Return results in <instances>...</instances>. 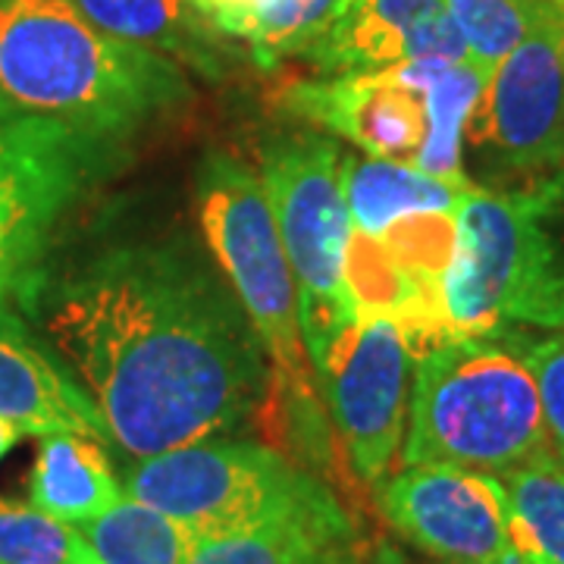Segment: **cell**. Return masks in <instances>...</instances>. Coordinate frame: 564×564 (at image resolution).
I'll list each match as a JSON object with an SVG mask.
<instances>
[{
    "label": "cell",
    "instance_id": "obj_1",
    "mask_svg": "<svg viewBox=\"0 0 564 564\" xmlns=\"http://www.w3.org/2000/svg\"><path fill=\"white\" fill-rule=\"evenodd\" d=\"M20 299L110 443L139 462L242 430L280 386L220 267L182 239L110 245L57 276L39 270Z\"/></svg>",
    "mask_w": 564,
    "mask_h": 564
},
{
    "label": "cell",
    "instance_id": "obj_2",
    "mask_svg": "<svg viewBox=\"0 0 564 564\" xmlns=\"http://www.w3.org/2000/svg\"><path fill=\"white\" fill-rule=\"evenodd\" d=\"M192 101L180 63L101 32L73 0H0V104L117 148Z\"/></svg>",
    "mask_w": 564,
    "mask_h": 564
},
{
    "label": "cell",
    "instance_id": "obj_3",
    "mask_svg": "<svg viewBox=\"0 0 564 564\" xmlns=\"http://www.w3.org/2000/svg\"><path fill=\"white\" fill-rule=\"evenodd\" d=\"M445 317L455 339L564 333V166L521 188L464 195Z\"/></svg>",
    "mask_w": 564,
    "mask_h": 564
},
{
    "label": "cell",
    "instance_id": "obj_4",
    "mask_svg": "<svg viewBox=\"0 0 564 564\" xmlns=\"http://www.w3.org/2000/svg\"><path fill=\"white\" fill-rule=\"evenodd\" d=\"M552 455L540 392L502 333L436 345L414 361L402 467L505 474Z\"/></svg>",
    "mask_w": 564,
    "mask_h": 564
},
{
    "label": "cell",
    "instance_id": "obj_5",
    "mask_svg": "<svg viewBox=\"0 0 564 564\" xmlns=\"http://www.w3.org/2000/svg\"><path fill=\"white\" fill-rule=\"evenodd\" d=\"M261 180L299 295V329L314 377L358 326L343 280L351 214L343 188L345 151L333 135H270L258 148Z\"/></svg>",
    "mask_w": 564,
    "mask_h": 564
},
{
    "label": "cell",
    "instance_id": "obj_6",
    "mask_svg": "<svg viewBox=\"0 0 564 564\" xmlns=\"http://www.w3.org/2000/svg\"><path fill=\"white\" fill-rule=\"evenodd\" d=\"M198 220L217 267L239 295L282 389L314 408V373L299 329V295L261 173L229 151H207L198 180Z\"/></svg>",
    "mask_w": 564,
    "mask_h": 564
},
{
    "label": "cell",
    "instance_id": "obj_7",
    "mask_svg": "<svg viewBox=\"0 0 564 564\" xmlns=\"http://www.w3.org/2000/svg\"><path fill=\"white\" fill-rule=\"evenodd\" d=\"M122 489L180 521L195 540L267 524L336 496L307 467L245 440H204L141 458Z\"/></svg>",
    "mask_w": 564,
    "mask_h": 564
},
{
    "label": "cell",
    "instance_id": "obj_8",
    "mask_svg": "<svg viewBox=\"0 0 564 564\" xmlns=\"http://www.w3.org/2000/svg\"><path fill=\"white\" fill-rule=\"evenodd\" d=\"M113 154L0 104V307L35 280L57 226Z\"/></svg>",
    "mask_w": 564,
    "mask_h": 564
},
{
    "label": "cell",
    "instance_id": "obj_9",
    "mask_svg": "<svg viewBox=\"0 0 564 564\" xmlns=\"http://www.w3.org/2000/svg\"><path fill=\"white\" fill-rule=\"evenodd\" d=\"M467 141L521 188L564 166V0H545L484 91Z\"/></svg>",
    "mask_w": 564,
    "mask_h": 564
},
{
    "label": "cell",
    "instance_id": "obj_10",
    "mask_svg": "<svg viewBox=\"0 0 564 564\" xmlns=\"http://www.w3.org/2000/svg\"><path fill=\"white\" fill-rule=\"evenodd\" d=\"M414 355L392 321H358L317 380L329 402L345 467L358 486L383 484L402 455Z\"/></svg>",
    "mask_w": 564,
    "mask_h": 564
},
{
    "label": "cell",
    "instance_id": "obj_11",
    "mask_svg": "<svg viewBox=\"0 0 564 564\" xmlns=\"http://www.w3.org/2000/svg\"><path fill=\"white\" fill-rule=\"evenodd\" d=\"M373 505L404 543L436 564H521L496 474L414 464L373 486Z\"/></svg>",
    "mask_w": 564,
    "mask_h": 564
},
{
    "label": "cell",
    "instance_id": "obj_12",
    "mask_svg": "<svg viewBox=\"0 0 564 564\" xmlns=\"http://www.w3.org/2000/svg\"><path fill=\"white\" fill-rule=\"evenodd\" d=\"M276 104L289 117L348 139L380 161L411 163L426 139L423 88L402 66L380 73H336L282 85Z\"/></svg>",
    "mask_w": 564,
    "mask_h": 564
},
{
    "label": "cell",
    "instance_id": "obj_13",
    "mask_svg": "<svg viewBox=\"0 0 564 564\" xmlns=\"http://www.w3.org/2000/svg\"><path fill=\"white\" fill-rule=\"evenodd\" d=\"M323 76L380 73L411 61H467L445 0H358L307 57Z\"/></svg>",
    "mask_w": 564,
    "mask_h": 564
},
{
    "label": "cell",
    "instance_id": "obj_14",
    "mask_svg": "<svg viewBox=\"0 0 564 564\" xmlns=\"http://www.w3.org/2000/svg\"><path fill=\"white\" fill-rule=\"evenodd\" d=\"M0 417L32 436L82 433L110 443V430L85 389L7 304L0 307Z\"/></svg>",
    "mask_w": 564,
    "mask_h": 564
},
{
    "label": "cell",
    "instance_id": "obj_15",
    "mask_svg": "<svg viewBox=\"0 0 564 564\" xmlns=\"http://www.w3.org/2000/svg\"><path fill=\"white\" fill-rule=\"evenodd\" d=\"M361 543L339 496L267 524L195 540L185 564H329Z\"/></svg>",
    "mask_w": 564,
    "mask_h": 564
},
{
    "label": "cell",
    "instance_id": "obj_16",
    "mask_svg": "<svg viewBox=\"0 0 564 564\" xmlns=\"http://www.w3.org/2000/svg\"><path fill=\"white\" fill-rule=\"evenodd\" d=\"M88 20L113 39L151 47L207 79L223 76L229 44L204 20L195 0H73Z\"/></svg>",
    "mask_w": 564,
    "mask_h": 564
},
{
    "label": "cell",
    "instance_id": "obj_17",
    "mask_svg": "<svg viewBox=\"0 0 564 564\" xmlns=\"http://www.w3.org/2000/svg\"><path fill=\"white\" fill-rule=\"evenodd\" d=\"M408 79L423 88L426 107V139L414 158V166L470 192L477 182L464 170L467 129L484 101L489 73L470 61H411L402 63Z\"/></svg>",
    "mask_w": 564,
    "mask_h": 564
},
{
    "label": "cell",
    "instance_id": "obj_18",
    "mask_svg": "<svg viewBox=\"0 0 564 564\" xmlns=\"http://www.w3.org/2000/svg\"><path fill=\"white\" fill-rule=\"evenodd\" d=\"M126 496L98 440L82 433H51L41 440L29 474V502L51 518L79 527L95 521Z\"/></svg>",
    "mask_w": 564,
    "mask_h": 564
},
{
    "label": "cell",
    "instance_id": "obj_19",
    "mask_svg": "<svg viewBox=\"0 0 564 564\" xmlns=\"http://www.w3.org/2000/svg\"><path fill=\"white\" fill-rule=\"evenodd\" d=\"M343 188L351 226L370 236H380L389 223L408 214L458 210L467 195L452 182L436 180L411 163L380 161L370 154H345Z\"/></svg>",
    "mask_w": 564,
    "mask_h": 564
},
{
    "label": "cell",
    "instance_id": "obj_20",
    "mask_svg": "<svg viewBox=\"0 0 564 564\" xmlns=\"http://www.w3.org/2000/svg\"><path fill=\"white\" fill-rule=\"evenodd\" d=\"M496 477L521 564H564V462L543 455Z\"/></svg>",
    "mask_w": 564,
    "mask_h": 564
},
{
    "label": "cell",
    "instance_id": "obj_21",
    "mask_svg": "<svg viewBox=\"0 0 564 564\" xmlns=\"http://www.w3.org/2000/svg\"><path fill=\"white\" fill-rule=\"evenodd\" d=\"M79 530L101 564H185L195 545L180 521L129 492Z\"/></svg>",
    "mask_w": 564,
    "mask_h": 564
},
{
    "label": "cell",
    "instance_id": "obj_22",
    "mask_svg": "<svg viewBox=\"0 0 564 564\" xmlns=\"http://www.w3.org/2000/svg\"><path fill=\"white\" fill-rule=\"evenodd\" d=\"M358 0H270L245 22L239 44L248 57L273 69L292 57H311Z\"/></svg>",
    "mask_w": 564,
    "mask_h": 564
},
{
    "label": "cell",
    "instance_id": "obj_23",
    "mask_svg": "<svg viewBox=\"0 0 564 564\" xmlns=\"http://www.w3.org/2000/svg\"><path fill=\"white\" fill-rule=\"evenodd\" d=\"M0 564H101L79 527L0 499Z\"/></svg>",
    "mask_w": 564,
    "mask_h": 564
},
{
    "label": "cell",
    "instance_id": "obj_24",
    "mask_svg": "<svg viewBox=\"0 0 564 564\" xmlns=\"http://www.w3.org/2000/svg\"><path fill=\"white\" fill-rule=\"evenodd\" d=\"M545 0H445L462 32L467 61L492 76V69L521 44Z\"/></svg>",
    "mask_w": 564,
    "mask_h": 564
},
{
    "label": "cell",
    "instance_id": "obj_25",
    "mask_svg": "<svg viewBox=\"0 0 564 564\" xmlns=\"http://www.w3.org/2000/svg\"><path fill=\"white\" fill-rule=\"evenodd\" d=\"M380 242L421 285L445 295V276L458 251V210H421L399 217L380 232Z\"/></svg>",
    "mask_w": 564,
    "mask_h": 564
},
{
    "label": "cell",
    "instance_id": "obj_26",
    "mask_svg": "<svg viewBox=\"0 0 564 564\" xmlns=\"http://www.w3.org/2000/svg\"><path fill=\"white\" fill-rule=\"evenodd\" d=\"M502 336L533 373L549 448L558 462H564V333L530 336L524 329H505Z\"/></svg>",
    "mask_w": 564,
    "mask_h": 564
},
{
    "label": "cell",
    "instance_id": "obj_27",
    "mask_svg": "<svg viewBox=\"0 0 564 564\" xmlns=\"http://www.w3.org/2000/svg\"><path fill=\"white\" fill-rule=\"evenodd\" d=\"M263 3H270V0H195V7L202 10L204 20L229 41L239 39L245 22L251 20Z\"/></svg>",
    "mask_w": 564,
    "mask_h": 564
},
{
    "label": "cell",
    "instance_id": "obj_28",
    "mask_svg": "<svg viewBox=\"0 0 564 564\" xmlns=\"http://www.w3.org/2000/svg\"><path fill=\"white\" fill-rule=\"evenodd\" d=\"M367 564H414V562H408L395 545L380 543L377 549H373V555L367 558Z\"/></svg>",
    "mask_w": 564,
    "mask_h": 564
},
{
    "label": "cell",
    "instance_id": "obj_29",
    "mask_svg": "<svg viewBox=\"0 0 564 564\" xmlns=\"http://www.w3.org/2000/svg\"><path fill=\"white\" fill-rule=\"evenodd\" d=\"M20 436H22V433L17 430V426H13V423L0 417V458H3V455H7V452L13 448V445L20 443Z\"/></svg>",
    "mask_w": 564,
    "mask_h": 564
},
{
    "label": "cell",
    "instance_id": "obj_30",
    "mask_svg": "<svg viewBox=\"0 0 564 564\" xmlns=\"http://www.w3.org/2000/svg\"><path fill=\"white\" fill-rule=\"evenodd\" d=\"M329 564H367V558H364V549L361 543H355V545H348L345 552H339L336 558Z\"/></svg>",
    "mask_w": 564,
    "mask_h": 564
}]
</instances>
